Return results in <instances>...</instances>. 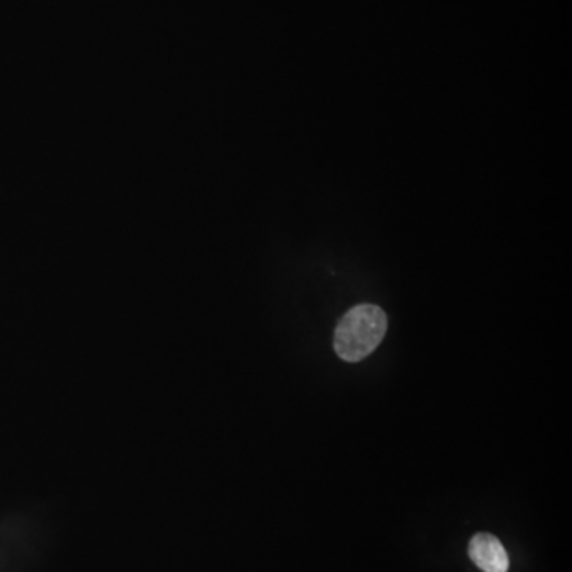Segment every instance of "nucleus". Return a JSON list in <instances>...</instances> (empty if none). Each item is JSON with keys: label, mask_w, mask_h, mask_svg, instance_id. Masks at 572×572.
I'll list each match as a JSON object with an SVG mask.
<instances>
[{"label": "nucleus", "mask_w": 572, "mask_h": 572, "mask_svg": "<svg viewBox=\"0 0 572 572\" xmlns=\"http://www.w3.org/2000/svg\"><path fill=\"white\" fill-rule=\"evenodd\" d=\"M469 557L484 572L509 571V557L503 544L493 534H476L469 542Z\"/></svg>", "instance_id": "2"}, {"label": "nucleus", "mask_w": 572, "mask_h": 572, "mask_svg": "<svg viewBox=\"0 0 572 572\" xmlns=\"http://www.w3.org/2000/svg\"><path fill=\"white\" fill-rule=\"evenodd\" d=\"M388 318L374 304H360L348 310L334 333V350L348 363H358L379 347L387 334Z\"/></svg>", "instance_id": "1"}]
</instances>
